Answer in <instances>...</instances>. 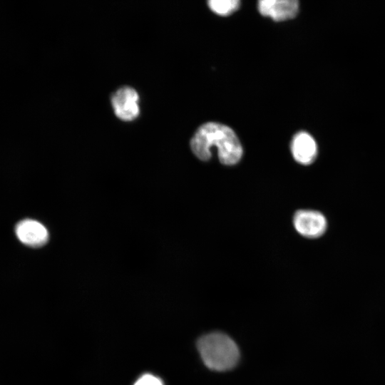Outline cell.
I'll list each match as a JSON object with an SVG mask.
<instances>
[{
    "label": "cell",
    "instance_id": "cell-1",
    "mask_svg": "<svg viewBox=\"0 0 385 385\" xmlns=\"http://www.w3.org/2000/svg\"><path fill=\"white\" fill-rule=\"evenodd\" d=\"M190 146L201 160H210L211 148L217 147L219 160L226 165L237 163L242 155V148L235 132L227 125L214 122L205 123L197 129Z\"/></svg>",
    "mask_w": 385,
    "mask_h": 385
},
{
    "label": "cell",
    "instance_id": "cell-2",
    "mask_svg": "<svg viewBox=\"0 0 385 385\" xmlns=\"http://www.w3.org/2000/svg\"><path fill=\"white\" fill-rule=\"evenodd\" d=\"M204 364L210 369L225 371L232 369L239 360L240 352L235 342L221 332L201 337L197 343Z\"/></svg>",
    "mask_w": 385,
    "mask_h": 385
},
{
    "label": "cell",
    "instance_id": "cell-3",
    "mask_svg": "<svg viewBox=\"0 0 385 385\" xmlns=\"http://www.w3.org/2000/svg\"><path fill=\"white\" fill-rule=\"evenodd\" d=\"M293 223L299 234L309 239L322 236L327 229V220L325 216L316 210L297 211L294 215Z\"/></svg>",
    "mask_w": 385,
    "mask_h": 385
},
{
    "label": "cell",
    "instance_id": "cell-4",
    "mask_svg": "<svg viewBox=\"0 0 385 385\" xmlns=\"http://www.w3.org/2000/svg\"><path fill=\"white\" fill-rule=\"evenodd\" d=\"M111 105L115 115L122 120L130 121L139 115V95L132 87L123 86L113 93Z\"/></svg>",
    "mask_w": 385,
    "mask_h": 385
},
{
    "label": "cell",
    "instance_id": "cell-5",
    "mask_svg": "<svg viewBox=\"0 0 385 385\" xmlns=\"http://www.w3.org/2000/svg\"><path fill=\"white\" fill-rule=\"evenodd\" d=\"M18 239L24 245L31 247H39L48 242V232L41 222L25 219L17 223L15 227Z\"/></svg>",
    "mask_w": 385,
    "mask_h": 385
},
{
    "label": "cell",
    "instance_id": "cell-6",
    "mask_svg": "<svg viewBox=\"0 0 385 385\" xmlns=\"http://www.w3.org/2000/svg\"><path fill=\"white\" fill-rule=\"evenodd\" d=\"M258 9L265 16L274 21H284L296 16L299 10L297 0H262L258 2Z\"/></svg>",
    "mask_w": 385,
    "mask_h": 385
},
{
    "label": "cell",
    "instance_id": "cell-7",
    "mask_svg": "<svg viewBox=\"0 0 385 385\" xmlns=\"http://www.w3.org/2000/svg\"><path fill=\"white\" fill-rule=\"evenodd\" d=\"M291 151L294 160L299 163L312 164L317 155V145L314 139L307 132L297 133L291 143Z\"/></svg>",
    "mask_w": 385,
    "mask_h": 385
},
{
    "label": "cell",
    "instance_id": "cell-8",
    "mask_svg": "<svg viewBox=\"0 0 385 385\" xmlns=\"http://www.w3.org/2000/svg\"><path fill=\"white\" fill-rule=\"evenodd\" d=\"M207 3L212 11L222 16L230 14L240 6L238 0H211Z\"/></svg>",
    "mask_w": 385,
    "mask_h": 385
},
{
    "label": "cell",
    "instance_id": "cell-9",
    "mask_svg": "<svg viewBox=\"0 0 385 385\" xmlns=\"http://www.w3.org/2000/svg\"><path fill=\"white\" fill-rule=\"evenodd\" d=\"M134 385H163L158 377L151 374H145L139 378Z\"/></svg>",
    "mask_w": 385,
    "mask_h": 385
}]
</instances>
